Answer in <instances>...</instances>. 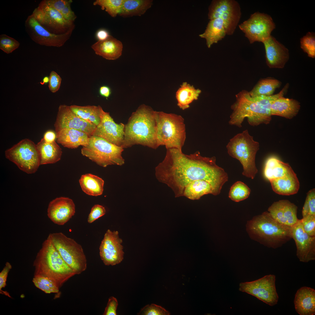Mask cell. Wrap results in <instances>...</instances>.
I'll return each instance as SVG.
<instances>
[{
    "label": "cell",
    "instance_id": "1",
    "mask_svg": "<svg viewBox=\"0 0 315 315\" xmlns=\"http://www.w3.org/2000/svg\"><path fill=\"white\" fill-rule=\"evenodd\" d=\"M167 149L164 159L155 168V176L172 190L176 197L182 196L185 186L198 180L209 183L216 195L220 194L228 177L224 169L216 164L215 156L203 157L199 151L188 155L177 149Z\"/></svg>",
    "mask_w": 315,
    "mask_h": 315
},
{
    "label": "cell",
    "instance_id": "51",
    "mask_svg": "<svg viewBox=\"0 0 315 315\" xmlns=\"http://www.w3.org/2000/svg\"><path fill=\"white\" fill-rule=\"evenodd\" d=\"M99 93L101 96L107 99L111 95V90L110 88L107 85H102L99 88Z\"/></svg>",
    "mask_w": 315,
    "mask_h": 315
},
{
    "label": "cell",
    "instance_id": "28",
    "mask_svg": "<svg viewBox=\"0 0 315 315\" xmlns=\"http://www.w3.org/2000/svg\"><path fill=\"white\" fill-rule=\"evenodd\" d=\"M36 146L40 155V165L55 163L60 160L62 149L55 141L48 143L43 138Z\"/></svg>",
    "mask_w": 315,
    "mask_h": 315
},
{
    "label": "cell",
    "instance_id": "34",
    "mask_svg": "<svg viewBox=\"0 0 315 315\" xmlns=\"http://www.w3.org/2000/svg\"><path fill=\"white\" fill-rule=\"evenodd\" d=\"M201 92L200 90L195 89L186 82L183 83L176 93L178 106L182 110L188 108L190 103L197 99Z\"/></svg>",
    "mask_w": 315,
    "mask_h": 315
},
{
    "label": "cell",
    "instance_id": "37",
    "mask_svg": "<svg viewBox=\"0 0 315 315\" xmlns=\"http://www.w3.org/2000/svg\"><path fill=\"white\" fill-rule=\"evenodd\" d=\"M250 193L251 189L246 184L241 181H237L231 186L229 197L234 201L239 202L248 198Z\"/></svg>",
    "mask_w": 315,
    "mask_h": 315
},
{
    "label": "cell",
    "instance_id": "17",
    "mask_svg": "<svg viewBox=\"0 0 315 315\" xmlns=\"http://www.w3.org/2000/svg\"><path fill=\"white\" fill-rule=\"evenodd\" d=\"M100 122L92 135L101 137L116 145L121 146L124 138L125 125L116 123L109 112L99 106Z\"/></svg>",
    "mask_w": 315,
    "mask_h": 315
},
{
    "label": "cell",
    "instance_id": "50",
    "mask_svg": "<svg viewBox=\"0 0 315 315\" xmlns=\"http://www.w3.org/2000/svg\"><path fill=\"white\" fill-rule=\"evenodd\" d=\"M72 2L67 4L60 13L66 20L70 22L74 23L76 16L71 8V5Z\"/></svg>",
    "mask_w": 315,
    "mask_h": 315
},
{
    "label": "cell",
    "instance_id": "41",
    "mask_svg": "<svg viewBox=\"0 0 315 315\" xmlns=\"http://www.w3.org/2000/svg\"><path fill=\"white\" fill-rule=\"evenodd\" d=\"M20 44L18 41L6 34L0 35V49L6 53H11L17 49Z\"/></svg>",
    "mask_w": 315,
    "mask_h": 315
},
{
    "label": "cell",
    "instance_id": "16",
    "mask_svg": "<svg viewBox=\"0 0 315 315\" xmlns=\"http://www.w3.org/2000/svg\"><path fill=\"white\" fill-rule=\"evenodd\" d=\"M122 242L117 231H106L99 247L100 256L105 265L113 266L122 261L124 255Z\"/></svg>",
    "mask_w": 315,
    "mask_h": 315
},
{
    "label": "cell",
    "instance_id": "31",
    "mask_svg": "<svg viewBox=\"0 0 315 315\" xmlns=\"http://www.w3.org/2000/svg\"><path fill=\"white\" fill-rule=\"evenodd\" d=\"M208 194L216 195L211 185L207 181L202 180L193 181L184 188L182 196H185L191 200L199 199L203 195Z\"/></svg>",
    "mask_w": 315,
    "mask_h": 315
},
{
    "label": "cell",
    "instance_id": "36",
    "mask_svg": "<svg viewBox=\"0 0 315 315\" xmlns=\"http://www.w3.org/2000/svg\"><path fill=\"white\" fill-rule=\"evenodd\" d=\"M281 84L279 80L274 78H263L259 80L249 93L252 97L272 95L275 90L280 87Z\"/></svg>",
    "mask_w": 315,
    "mask_h": 315
},
{
    "label": "cell",
    "instance_id": "6",
    "mask_svg": "<svg viewBox=\"0 0 315 315\" xmlns=\"http://www.w3.org/2000/svg\"><path fill=\"white\" fill-rule=\"evenodd\" d=\"M157 127L158 146H165L166 149L182 150L186 138L185 125L180 115L155 111Z\"/></svg>",
    "mask_w": 315,
    "mask_h": 315
},
{
    "label": "cell",
    "instance_id": "32",
    "mask_svg": "<svg viewBox=\"0 0 315 315\" xmlns=\"http://www.w3.org/2000/svg\"><path fill=\"white\" fill-rule=\"evenodd\" d=\"M79 182L83 191L88 195L97 196L103 193L104 181L97 176L90 173L82 175Z\"/></svg>",
    "mask_w": 315,
    "mask_h": 315
},
{
    "label": "cell",
    "instance_id": "30",
    "mask_svg": "<svg viewBox=\"0 0 315 315\" xmlns=\"http://www.w3.org/2000/svg\"><path fill=\"white\" fill-rule=\"evenodd\" d=\"M293 170L288 163L274 157L268 158L264 170L265 177L269 181L285 176Z\"/></svg>",
    "mask_w": 315,
    "mask_h": 315
},
{
    "label": "cell",
    "instance_id": "10",
    "mask_svg": "<svg viewBox=\"0 0 315 315\" xmlns=\"http://www.w3.org/2000/svg\"><path fill=\"white\" fill-rule=\"evenodd\" d=\"M6 158L21 170L28 174L35 173L40 165L36 144L30 139H23L5 151Z\"/></svg>",
    "mask_w": 315,
    "mask_h": 315
},
{
    "label": "cell",
    "instance_id": "45",
    "mask_svg": "<svg viewBox=\"0 0 315 315\" xmlns=\"http://www.w3.org/2000/svg\"><path fill=\"white\" fill-rule=\"evenodd\" d=\"M106 210L104 207L98 204H95L92 207L88 218V222L91 223L104 215Z\"/></svg>",
    "mask_w": 315,
    "mask_h": 315
},
{
    "label": "cell",
    "instance_id": "53",
    "mask_svg": "<svg viewBox=\"0 0 315 315\" xmlns=\"http://www.w3.org/2000/svg\"><path fill=\"white\" fill-rule=\"evenodd\" d=\"M96 35L98 41H102L107 39L110 35L106 29H100L97 31Z\"/></svg>",
    "mask_w": 315,
    "mask_h": 315
},
{
    "label": "cell",
    "instance_id": "8",
    "mask_svg": "<svg viewBox=\"0 0 315 315\" xmlns=\"http://www.w3.org/2000/svg\"><path fill=\"white\" fill-rule=\"evenodd\" d=\"M124 148L112 144L95 136L89 137L88 144L82 146V155L99 166L105 167L109 165L122 166L125 163L122 156Z\"/></svg>",
    "mask_w": 315,
    "mask_h": 315
},
{
    "label": "cell",
    "instance_id": "33",
    "mask_svg": "<svg viewBox=\"0 0 315 315\" xmlns=\"http://www.w3.org/2000/svg\"><path fill=\"white\" fill-rule=\"evenodd\" d=\"M152 0H124L119 15L123 17L140 16L152 5Z\"/></svg>",
    "mask_w": 315,
    "mask_h": 315
},
{
    "label": "cell",
    "instance_id": "27",
    "mask_svg": "<svg viewBox=\"0 0 315 315\" xmlns=\"http://www.w3.org/2000/svg\"><path fill=\"white\" fill-rule=\"evenodd\" d=\"M300 108L297 100L282 97L278 98L272 104L270 112L272 116L276 115L291 119L298 114Z\"/></svg>",
    "mask_w": 315,
    "mask_h": 315
},
{
    "label": "cell",
    "instance_id": "12",
    "mask_svg": "<svg viewBox=\"0 0 315 315\" xmlns=\"http://www.w3.org/2000/svg\"><path fill=\"white\" fill-rule=\"evenodd\" d=\"M26 31L36 43L47 46L60 47L69 39L75 27L74 24L66 32L61 34L52 33L41 25L32 14L25 22Z\"/></svg>",
    "mask_w": 315,
    "mask_h": 315
},
{
    "label": "cell",
    "instance_id": "18",
    "mask_svg": "<svg viewBox=\"0 0 315 315\" xmlns=\"http://www.w3.org/2000/svg\"><path fill=\"white\" fill-rule=\"evenodd\" d=\"M54 126L56 132L64 128L73 129L83 132L90 136L97 127L79 117L73 112L69 106L64 104L59 107Z\"/></svg>",
    "mask_w": 315,
    "mask_h": 315
},
{
    "label": "cell",
    "instance_id": "38",
    "mask_svg": "<svg viewBox=\"0 0 315 315\" xmlns=\"http://www.w3.org/2000/svg\"><path fill=\"white\" fill-rule=\"evenodd\" d=\"M32 282L34 286L45 293H57L60 288L52 280L41 275L34 276Z\"/></svg>",
    "mask_w": 315,
    "mask_h": 315
},
{
    "label": "cell",
    "instance_id": "13",
    "mask_svg": "<svg viewBox=\"0 0 315 315\" xmlns=\"http://www.w3.org/2000/svg\"><path fill=\"white\" fill-rule=\"evenodd\" d=\"M275 281V275H266L253 281L240 283L239 290L254 296L272 306L277 304L279 300Z\"/></svg>",
    "mask_w": 315,
    "mask_h": 315
},
{
    "label": "cell",
    "instance_id": "48",
    "mask_svg": "<svg viewBox=\"0 0 315 315\" xmlns=\"http://www.w3.org/2000/svg\"><path fill=\"white\" fill-rule=\"evenodd\" d=\"M118 302L117 299L113 296L110 297L103 313L104 315H116Z\"/></svg>",
    "mask_w": 315,
    "mask_h": 315
},
{
    "label": "cell",
    "instance_id": "14",
    "mask_svg": "<svg viewBox=\"0 0 315 315\" xmlns=\"http://www.w3.org/2000/svg\"><path fill=\"white\" fill-rule=\"evenodd\" d=\"M241 16L239 4L234 0H213L209 8V19L221 18L225 24L228 35L233 34Z\"/></svg>",
    "mask_w": 315,
    "mask_h": 315
},
{
    "label": "cell",
    "instance_id": "23",
    "mask_svg": "<svg viewBox=\"0 0 315 315\" xmlns=\"http://www.w3.org/2000/svg\"><path fill=\"white\" fill-rule=\"evenodd\" d=\"M296 312L300 315L315 314V290L312 288L303 286L299 289L294 301Z\"/></svg>",
    "mask_w": 315,
    "mask_h": 315
},
{
    "label": "cell",
    "instance_id": "20",
    "mask_svg": "<svg viewBox=\"0 0 315 315\" xmlns=\"http://www.w3.org/2000/svg\"><path fill=\"white\" fill-rule=\"evenodd\" d=\"M75 211V205L73 200L69 197H61L50 202L47 209V216L55 224L63 225L74 215Z\"/></svg>",
    "mask_w": 315,
    "mask_h": 315
},
{
    "label": "cell",
    "instance_id": "43",
    "mask_svg": "<svg viewBox=\"0 0 315 315\" xmlns=\"http://www.w3.org/2000/svg\"><path fill=\"white\" fill-rule=\"evenodd\" d=\"M138 314L142 315H169L170 313L161 306L152 304L144 307Z\"/></svg>",
    "mask_w": 315,
    "mask_h": 315
},
{
    "label": "cell",
    "instance_id": "24",
    "mask_svg": "<svg viewBox=\"0 0 315 315\" xmlns=\"http://www.w3.org/2000/svg\"><path fill=\"white\" fill-rule=\"evenodd\" d=\"M91 47L96 55L109 60L118 58L123 49L122 42L111 35L104 40L98 41Z\"/></svg>",
    "mask_w": 315,
    "mask_h": 315
},
{
    "label": "cell",
    "instance_id": "35",
    "mask_svg": "<svg viewBox=\"0 0 315 315\" xmlns=\"http://www.w3.org/2000/svg\"><path fill=\"white\" fill-rule=\"evenodd\" d=\"M71 111L83 119L97 126L101 120L99 106H69Z\"/></svg>",
    "mask_w": 315,
    "mask_h": 315
},
{
    "label": "cell",
    "instance_id": "44",
    "mask_svg": "<svg viewBox=\"0 0 315 315\" xmlns=\"http://www.w3.org/2000/svg\"><path fill=\"white\" fill-rule=\"evenodd\" d=\"M300 220L305 232L311 236H315V215H309Z\"/></svg>",
    "mask_w": 315,
    "mask_h": 315
},
{
    "label": "cell",
    "instance_id": "47",
    "mask_svg": "<svg viewBox=\"0 0 315 315\" xmlns=\"http://www.w3.org/2000/svg\"><path fill=\"white\" fill-rule=\"evenodd\" d=\"M12 268V266L10 263L8 262H7L2 271L0 273V293L2 294V291L3 292V294L7 295L10 297L8 293L4 292L2 290V288H4L6 286V282L8 273Z\"/></svg>",
    "mask_w": 315,
    "mask_h": 315
},
{
    "label": "cell",
    "instance_id": "29",
    "mask_svg": "<svg viewBox=\"0 0 315 315\" xmlns=\"http://www.w3.org/2000/svg\"><path fill=\"white\" fill-rule=\"evenodd\" d=\"M226 35L224 22L221 18H217L210 20L205 32L199 36L205 39L206 45L210 48L214 43H217L224 38Z\"/></svg>",
    "mask_w": 315,
    "mask_h": 315
},
{
    "label": "cell",
    "instance_id": "49",
    "mask_svg": "<svg viewBox=\"0 0 315 315\" xmlns=\"http://www.w3.org/2000/svg\"><path fill=\"white\" fill-rule=\"evenodd\" d=\"M44 2L48 6L60 12L71 0H43Z\"/></svg>",
    "mask_w": 315,
    "mask_h": 315
},
{
    "label": "cell",
    "instance_id": "15",
    "mask_svg": "<svg viewBox=\"0 0 315 315\" xmlns=\"http://www.w3.org/2000/svg\"><path fill=\"white\" fill-rule=\"evenodd\" d=\"M45 28L50 32L61 34L67 32L74 23L66 20L61 13L41 1L32 14Z\"/></svg>",
    "mask_w": 315,
    "mask_h": 315
},
{
    "label": "cell",
    "instance_id": "19",
    "mask_svg": "<svg viewBox=\"0 0 315 315\" xmlns=\"http://www.w3.org/2000/svg\"><path fill=\"white\" fill-rule=\"evenodd\" d=\"M292 236L296 246V256L300 261L307 262L315 260V236L304 231L300 219L292 227Z\"/></svg>",
    "mask_w": 315,
    "mask_h": 315
},
{
    "label": "cell",
    "instance_id": "40",
    "mask_svg": "<svg viewBox=\"0 0 315 315\" xmlns=\"http://www.w3.org/2000/svg\"><path fill=\"white\" fill-rule=\"evenodd\" d=\"M300 47L310 57H315V36L312 32H309L300 39Z\"/></svg>",
    "mask_w": 315,
    "mask_h": 315
},
{
    "label": "cell",
    "instance_id": "46",
    "mask_svg": "<svg viewBox=\"0 0 315 315\" xmlns=\"http://www.w3.org/2000/svg\"><path fill=\"white\" fill-rule=\"evenodd\" d=\"M48 83V87L50 90L53 93L57 92L59 90L62 78L55 71H52L50 72Z\"/></svg>",
    "mask_w": 315,
    "mask_h": 315
},
{
    "label": "cell",
    "instance_id": "11",
    "mask_svg": "<svg viewBox=\"0 0 315 315\" xmlns=\"http://www.w3.org/2000/svg\"><path fill=\"white\" fill-rule=\"evenodd\" d=\"M239 26L251 44L256 41L262 43L271 35L275 28V23L270 15L259 12L252 14Z\"/></svg>",
    "mask_w": 315,
    "mask_h": 315
},
{
    "label": "cell",
    "instance_id": "39",
    "mask_svg": "<svg viewBox=\"0 0 315 315\" xmlns=\"http://www.w3.org/2000/svg\"><path fill=\"white\" fill-rule=\"evenodd\" d=\"M124 0H96L93 3L105 10L111 16L115 17L120 12Z\"/></svg>",
    "mask_w": 315,
    "mask_h": 315
},
{
    "label": "cell",
    "instance_id": "5",
    "mask_svg": "<svg viewBox=\"0 0 315 315\" xmlns=\"http://www.w3.org/2000/svg\"><path fill=\"white\" fill-rule=\"evenodd\" d=\"M236 101L231 106L232 112L229 124L239 127L246 118L253 126L267 124L272 119L270 105L267 104L258 97H252L249 92L243 90L236 95Z\"/></svg>",
    "mask_w": 315,
    "mask_h": 315
},
{
    "label": "cell",
    "instance_id": "52",
    "mask_svg": "<svg viewBox=\"0 0 315 315\" xmlns=\"http://www.w3.org/2000/svg\"><path fill=\"white\" fill-rule=\"evenodd\" d=\"M56 137V133L52 130H48L45 133L43 138L46 142L50 143L55 141Z\"/></svg>",
    "mask_w": 315,
    "mask_h": 315
},
{
    "label": "cell",
    "instance_id": "9",
    "mask_svg": "<svg viewBox=\"0 0 315 315\" xmlns=\"http://www.w3.org/2000/svg\"><path fill=\"white\" fill-rule=\"evenodd\" d=\"M48 237L76 274H80L86 270L87 259L80 245L61 232L50 233Z\"/></svg>",
    "mask_w": 315,
    "mask_h": 315
},
{
    "label": "cell",
    "instance_id": "54",
    "mask_svg": "<svg viewBox=\"0 0 315 315\" xmlns=\"http://www.w3.org/2000/svg\"><path fill=\"white\" fill-rule=\"evenodd\" d=\"M49 77L46 76L44 77L42 80L40 82V83L42 85H46L49 83Z\"/></svg>",
    "mask_w": 315,
    "mask_h": 315
},
{
    "label": "cell",
    "instance_id": "7",
    "mask_svg": "<svg viewBox=\"0 0 315 315\" xmlns=\"http://www.w3.org/2000/svg\"><path fill=\"white\" fill-rule=\"evenodd\" d=\"M226 148L229 155L238 160L242 164V175L253 179L258 172L255 159L259 149V143L254 140L246 130L231 139Z\"/></svg>",
    "mask_w": 315,
    "mask_h": 315
},
{
    "label": "cell",
    "instance_id": "22",
    "mask_svg": "<svg viewBox=\"0 0 315 315\" xmlns=\"http://www.w3.org/2000/svg\"><path fill=\"white\" fill-rule=\"evenodd\" d=\"M298 207L286 200L274 202L269 207L267 212L275 220L283 225L292 227L298 221Z\"/></svg>",
    "mask_w": 315,
    "mask_h": 315
},
{
    "label": "cell",
    "instance_id": "42",
    "mask_svg": "<svg viewBox=\"0 0 315 315\" xmlns=\"http://www.w3.org/2000/svg\"><path fill=\"white\" fill-rule=\"evenodd\" d=\"M315 215V189H312L307 193L302 210V217L308 215Z\"/></svg>",
    "mask_w": 315,
    "mask_h": 315
},
{
    "label": "cell",
    "instance_id": "25",
    "mask_svg": "<svg viewBox=\"0 0 315 315\" xmlns=\"http://www.w3.org/2000/svg\"><path fill=\"white\" fill-rule=\"evenodd\" d=\"M56 133L57 142L64 147L71 149L86 145L90 137L86 133L73 129L64 128Z\"/></svg>",
    "mask_w": 315,
    "mask_h": 315
},
{
    "label": "cell",
    "instance_id": "2",
    "mask_svg": "<svg viewBox=\"0 0 315 315\" xmlns=\"http://www.w3.org/2000/svg\"><path fill=\"white\" fill-rule=\"evenodd\" d=\"M155 111L151 107L142 104L132 113L125 125L121 146L124 149L135 145L153 149L158 147Z\"/></svg>",
    "mask_w": 315,
    "mask_h": 315
},
{
    "label": "cell",
    "instance_id": "3",
    "mask_svg": "<svg viewBox=\"0 0 315 315\" xmlns=\"http://www.w3.org/2000/svg\"><path fill=\"white\" fill-rule=\"evenodd\" d=\"M246 227L252 239L269 248L281 247L292 239V227L279 223L267 211L254 216Z\"/></svg>",
    "mask_w": 315,
    "mask_h": 315
},
{
    "label": "cell",
    "instance_id": "21",
    "mask_svg": "<svg viewBox=\"0 0 315 315\" xmlns=\"http://www.w3.org/2000/svg\"><path fill=\"white\" fill-rule=\"evenodd\" d=\"M262 43L267 65L271 68H283L289 59L288 49L271 35Z\"/></svg>",
    "mask_w": 315,
    "mask_h": 315
},
{
    "label": "cell",
    "instance_id": "4",
    "mask_svg": "<svg viewBox=\"0 0 315 315\" xmlns=\"http://www.w3.org/2000/svg\"><path fill=\"white\" fill-rule=\"evenodd\" d=\"M34 276L41 275L52 280L60 288L76 275L65 262L48 237L43 243L33 264Z\"/></svg>",
    "mask_w": 315,
    "mask_h": 315
},
{
    "label": "cell",
    "instance_id": "26",
    "mask_svg": "<svg viewBox=\"0 0 315 315\" xmlns=\"http://www.w3.org/2000/svg\"><path fill=\"white\" fill-rule=\"evenodd\" d=\"M269 181L273 190L280 195H290L295 194L300 188L299 181L293 170L284 176Z\"/></svg>",
    "mask_w": 315,
    "mask_h": 315
}]
</instances>
